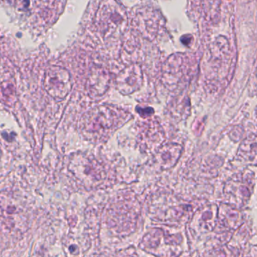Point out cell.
Masks as SVG:
<instances>
[{
	"mask_svg": "<svg viewBox=\"0 0 257 257\" xmlns=\"http://www.w3.org/2000/svg\"><path fill=\"white\" fill-rule=\"evenodd\" d=\"M118 111L108 106H99L84 114L79 123V129L84 138L92 142L107 138L124 123Z\"/></svg>",
	"mask_w": 257,
	"mask_h": 257,
	"instance_id": "6da1fadb",
	"label": "cell"
},
{
	"mask_svg": "<svg viewBox=\"0 0 257 257\" xmlns=\"http://www.w3.org/2000/svg\"><path fill=\"white\" fill-rule=\"evenodd\" d=\"M143 76L141 69L137 66L127 67L121 72L118 79V88L123 94H132L141 86Z\"/></svg>",
	"mask_w": 257,
	"mask_h": 257,
	"instance_id": "3957f363",
	"label": "cell"
},
{
	"mask_svg": "<svg viewBox=\"0 0 257 257\" xmlns=\"http://www.w3.org/2000/svg\"><path fill=\"white\" fill-rule=\"evenodd\" d=\"M43 85L50 97L61 101L71 91L73 81L67 69L60 66H51L46 69Z\"/></svg>",
	"mask_w": 257,
	"mask_h": 257,
	"instance_id": "7a4b0ae2",
	"label": "cell"
},
{
	"mask_svg": "<svg viewBox=\"0 0 257 257\" xmlns=\"http://www.w3.org/2000/svg\"><path fill=\"white\" fill-rule=\"evenodd\" d=\"M103 13L100 16L101 22L103 23L102 28L104 31H112V30L118 28V25L124 22V13H112L113 8L111 6H105Z\"/></svg>",
	"mask_w": 257,
	"mask_h": 257,
	"instance_id": "5b68a950",
	"label": "cell"
},
{
	"mask_svg": "<svg viewBox=\"0 0 257 257\" xmlns=\"http://www.w3.org/2000/svg\"><path fill=\"white\" fill-rule=\"evenodd\" d=\"M2 93L3 95L4 96V98H5V101L7 102L6 103H9L10 102V103H11V102L13 103V102H14L13 98L16 97V95H15L16 91H15L13 85H6L5 87H3Z\"/></svg>",
	"mask_w": 257,
	"mask_h": 257,
	"instance_id": "8992f818",
	"label": "cell"
},
{
	"mask_svg": "<svg viewBox=\"0 0 257 257\" xmlns=\"http://www.w3.org/2000/svg\"><path fill=\"white\" fill-rule=\"evenodd\" d=\"M109 85L107 73L100 68L91 70L87 82V89L92 96H101L104 94Z\"/></svg>",
	"mask_w": 257,
	"mask_h": 257,
	"instance_id": "277c9868",
	"label": "cell"
}]
</instances>
